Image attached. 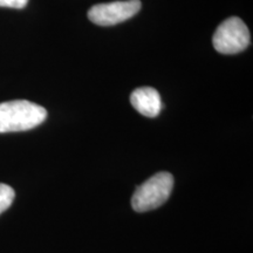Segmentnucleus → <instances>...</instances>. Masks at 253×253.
<instances>
[{
    "instance_id": "f257e3e1",
    "label": "nucleus",
    "mask_w": 253,
    "mask_h": 253,
    "mask_svg": "<svg viewBox=\"0 0 253 253\" xmlns=\"http://www.w3.org/2000/svg\"><path fill=\"white\" fill-rule=\"evenodd\" d=\"M47 110L39 104L26 100H14L0 103V134L26 131L45 121Z\"/></svg>"
},
{
    "instance_id": "f03ea898",
    "label": "nucleus",
    "mask_w": 253,
    "mask_h": 253,
    "mask_svg": "<svg viewBox=\"0 0 253 253\" xmlns=\"http://www.w3.org/2000/svg\"><path fill=\"white\" fill-rule=\"evenodd\" d=\"M172 188L173 177L171 173H156L135 190L131 198L132 209L136 212H145L160 208L170 197Z\"/></svg>"
},
{
    "instance_id": "7ed1b4c3",
    "label": "nucleus",
    "mask_w": 253,
    "mask_h": 253,
    "mask_svg": "<svg viewBox=\"0 0 253 253\" xmlns=\"http://www.w3.org/2000/svg\"><path fill=\"white\" fill-rule=\"evenodd\" d=\"M251 42L250 31L238 17H231L217 27L212 38L214 49L220 54L232 55L243 52Z\"/></svg>"
},
{
    "instance_id": "20e7f679",
    "label": "nucleus",
    "mask_w": 253,
    "mask_h": 253,
    "mask_svg": "<svg viewBox=\"0 0 253 253\" xmlns=\"http://www.w3.org/2000/svg\"><path fill=\"white\" fill-rule=\"evenodd\" d=\"M141 9L140 0L113 1L108 4H97L88 11L91 23L99 26H114L134 17Z\"/></svg>"
},
{
    "instance_id": "39448f33",
    "label": "nucleus",
    "mask_w": 253,
    "mask_h": 253,
    "mask_svg": "<svg viewBox=\"0 0 253 253\" xmlns=\"http://www.w3.org/2000/svg\"><path fill=\"white\" fill-rule=\"evenodd\" d=\"M132 107L147 118H156L162 110V100L156 89L151 87H141L130 95Z\"/></svg>"
},
{
    "instance_id": "423d86ee",
    "label": "nucleus",
    "mask_w": 253,
    "mask_h": 253,
    "mask_svg": "<svg viewBox=\"0 0 253 253\" xmlns=\"http://www.w3.org/2000/svg\"><path fill=\"white\" fill-rule=\"evenodd\" d=\"M15 192L9 185L0 183V214L11 207L14 201Z\"/></svg>"
},
{
    "instance_id": "0eeeda50",
    "label": "nucleus",
    "mask_w": 253,
    "mask_h": 253,
    "mask_svg": "<svg viewBox=\"0 0 253 253\" xmlns=\"http://www.w3.org/2000/svg\"><path fill=\"white\" fill-rule=\"evenodd\" d=\"M28 0H0V7L8 8H24Z\"/></svg>"
}]
</instances>
